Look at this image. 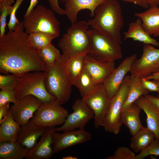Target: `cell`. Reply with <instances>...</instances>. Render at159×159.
<instances>
[{
  "mask_svg": "<svg viewBox=\"0 0 159 159\" xmlns=\"http://www.w3.org/2000/svg\"><path fill=\"white\" fill-rule=\"evenodd\" d=\"M22 22L15 29L0 37V72L20 77L35 71L46 72L47 67L38 50L33 47Z\"/></svg>",
  "mask_w": 159,
  "mask_h": 159,
  "instance_id": "cell-1",
  "label": "cell"
},
{
  "mask_svg": "<svg viewBox=\"0 0 159 159\" xmlns=\"http://www.w3.org/2000/svg\"><path fill=\"white\" fill-rule=\"evenodd\" d=\"M94 18L87 23L92 29L105 34L122 44L124 21L121 7L117 0H109L98 6Z\"/></svg>",
  "mask_w": 159,
  "mask_h": 159,
  "instance_id": "cell-2",
  "label": "cell"
},
{
  "mask_svg": "<svg viewBox=\"0 0 159 159\" xmlns=\"http://www.w3.org/2000/svg\"><path fill=\"white\" fill-rule=\"evenodd\" d=\"M87 22L77 21L67 29L58 43L64 63L78 56L87 54L90 45Z\"/></svg>",
  "mask_w": 159,
  "mask_h": 159,
  "instance_id": "cell-3",
  "label": "cell"
},
{
  "mask_svg": "<svg viewBox=\"0 0 159 159\" xmlns=\"http://www.w3.org/2000/svg\"><path fill=\"white\" fill-rule=\"evenodd\" d=\"M44 84L48 92L62 105L70 99L73 85L62 57L47 67Z\"/></svg>",
  "mask_w": 159,
  "mask_h": 159,
  "instance_id": "cell-4",
  "label": "cell"
},
{
  "mask_svg": "<svg viewBox=\"0 0 159 159\" xmlns=\"http://www.w3.org/2000/svg\"><path fill=\"white\" fill-rule=\"evenodd\" d=\"M24 18L22 23L27 34L39 32L59 36L60 23L51 9L38 5Z\"/></svg>",
  "mask_w": 159,
  "mask_h": 159,
  "instance_id": "cell-5",
  "label": "cell"
},
{
  "mask_svg": "<svg viewBox=\"0 0 159 159\" xmlns=\"http://www.w3.org/2000/svg\"><path fill=\"white\" fill-rule=\"evenodd\" d=\"M26 73L19 77L14 90L17 101L31 95L43 102L56 101L55 97L47 90L44 84L46 72L35 71Z\"/></svg>",
  "mask_w": 159,
  "mask_h": 159,
  "instance_id": "cell-6",
  "label": "cell"
},
{
  "mask_svg": "<svg viewBox=\"0 0 159 159\" xmlns=\"http://www.w3.org/2000/svg\"><path fill=\"white\" fill-rule=\"evenodd\" d=\"M90 47L87 54L95 59L111 62L120 59L122 53L120 45L110 36L96 30L89 29Z\"/></svg>",
  "mask_w": 159,
  "mask_h": 159,
  "instance_id": "cell-7",
  "label": "cell"
},
{
  "mask_svg": "<svg viewBox=\"0 0 159 159\" xmlns=\"http://www.w3.org/2000/svg\"><path fill=\"white\" fill-rule=\"evenodd\" d=\"M128 76H125L118 91L111 100L109 110L102 126L106 131L115 135L119 133L122 124L121 112L128 94Z\"/></svg>",
  "mask_w": 159,
  "mask_h": 159,
  "instance_id": "cell-8",
  "label": "cell"
},
{
  "mask_svg": "<svg viewBox=\"0 0 159 159\" xmlns=\"http://www.w3.org/2000/svg\"><path fill=\"white\" fill-rule=\"evenodd\" d=\"M68 115L67 111L56 101L42 102L31 119L47 127L62 125Z\"/></svg>",
  "mask_w": 159,
  "mask_h": 159,
  "instance_id": "cell-9",
  "label": "cell"
},
{
  "mask_svg": "<svg viewBox=\"0 0 159 159\" xmlns=\"http://www.w3.org/2000/svg\"><path fill=\"white\" fill-rule=\"evenodd\" d=\"M159 72V49L145 44L141 57L133 63L130 71L131 75L141 78Z\"/></svg>",
  "mask_w": 159,
  "mask_h": 159,
  "instance_id": "cell-10",
  "label": "cell"
},
{
  "mask_svg": "<svg viewBox=\"0 0 159 159\" xmlns=\"http://www.w3.org/2000/svg\"><path fill=\"white\" fill-rule=\"evenodd\" d=\"M94 114V125L102 126L109 110L111 100L108 98L102 83L98 84L92 93L82 98Z\"/></svg>",
  "mask_w": 159,
  "mask_h": 159,
  "instance_id": "cell-11",
  "label": "cell"
},
{
  "mask_svg": "<svg viewBox=\"0 0 159 159\" xmlns=\"http://www.w3.org/2000/svg\"><path fill=\"white\" fill-rule=\"evenodd\" d=\"M72 112L68 115L64 123L56 127L57 132H64L84 128L92 119L94 114L82 99L76 100L72 106Z\"/></svg>",
  "mask_w": 159,
  "mask_h": 159,
  "instance_id": "cell-12",
  "label": "cell"
},
{
  "mask_svg": "<svg viewBox=\"0 0 159 159\" xmlns=\"http://www.w3.org/2000/svg\"><path fill=\"white\" fill-rule=\"evenodd\" d=\"M54 131L52 134V146L54 154L73 145L90 140L91 134L84 128L63 132Z\"/></svg>",
  "mask_w": 159,
  "mask_h": 159,
  "instance_id": "cell-13",
  "label": "cell"
},
{
  "mask_svg": "<svg viewBox=\"0 0 159 159\" xmlns=\"http://www.w3.org/2000/svg\"><path fill=\"white\" fill-rule=\"evenodd\" d=\"M137 56V54H135L125 58L102 83L107 97L109 100H111L118 91Z\"/></svg>",
  "mask_w": 159,
  "mask_h": 159,
  "instance_id": "cell-14",
  "label": "cell"
},
{
  "mask_svg": "<svg viewBox=\"0 0 159 159\" xmlns=\"http://www.w3.org/2000/svg\"><path fill=\"white\" fill-rule=\"evenodd\" d=\"M42 102L33 95H27L13 103L9 110L14 119L21 126L33 117Z\"/></svg>",
  "mask_w": 159,
  "mask_h": 159,
  "instance_id": "cell-15",
  "label": "cell"
},
{
  "mask_svg": "<svg viewBox=\"0 0 159 159\" xmlns=\"http://www.w3.org/2000/svg\"><path fill=\"white\" fill-rule=\"evenodd\" d=\"M47 128L30 120L26 123L21 126L16 141L30 150L36 145L39 138L42 136Z\"/></svg>",
  "mask_w": 159,
  "mask_h": 159,
  "instance_id": "cell-16",
  "label": "cell"
},
{
  "mask_svg": "<svg viewBox=\"0 0 159 159\" xmlns=\"http://www.w3.org/2000/svg\"><path fill=\"white\" fill-rule=\"evenodd\" d=\"M109 0H64V11L66 15L71 24L77 21V15L79 11L88 9L90 16L93 17L97 8Z\"/></svg>",
  "mask_w": 159,
  "mask_h": 159,
  "instance_id": "cell-17",
  "label": "cell"
},
{
  "mask_svg": "<svg viewBox=\"0 0 159 159\" xmlns=\"http://www.w3.org/2000/svg\"><path fill=\"white\" fill-rule=\"evenodd\" d=\"M115 61L100 60L87 54L85 61V67L95 82L102 83L110 74L115 69Z\"/></svg>",
  "mask_w": 159,
  "mask_h": 159,
  "instance_id": "cell-18",
  "label": "cell"
},
{
  "mask_svg": "<svg viewBox=\"0 0 159 159\" xmlns=\"http://www.w3.org/2000/svg\"><path fill=\"white\" fill-rule=\"evenodd\" d=\"M56 127H48L39 141L29 150L26 159H49L54 154L52 146V134Z\"/></svg>",
  "mask_w": 159,
  "mask_h": 159,
  "instance_id": "cell-19",
  "label": "cell"
},
{
  "mask_svg": "<svg viewBox=\"0 0 159 159\" xmlns=\"http://www.w3.org/2000/svg\"><path fill=\"white\" fill-rule=\"evenodd\" d=\"M135 102L146 115L147 127L159 139V110L144 96L140 97Z\"/></svg>",
  "mask_w": 159,
  "mask_h": 159,
  "instance_id": "cell-20",
  "label": "cell"
},
{
  "mask_svg": "<svg viewBox=\"0 0 159 159\" xmlns=\"http://www.w3.org/2000/svg\"><path fill=\"white\" fill-rule=\"evenodd\" d=\"M135 15L142 22L144 29L150 35L159 37V7H149L143 12L136 13Z\"/></svg>",
  "mask_w": 159,
  "mask_h": 159,
  "instance_id": "cell-21",
  "label": "cell"
},
{
  "mask_svg": "<svg viewBox=\"0 0 159 159\" xmlns=\"http://www.w3.org/2000/svg\"><path fill=\"white\" fill-rule=\"evenodd\" d=\"M141 110V108L134 102L121 110V122L128 128L132 135L143 127L140 118Z\"/></svg>",
  "mask_w": 159,
  "mask_h": 159,
  "instance_id": "cell-22",
  "label": "cell"
},
{
  "mask_svg": "<svg viewBox=\"0 0 159 159\" xmlns=\"http://www.w3.org/2000/svg\"><path fill=\"white\" fill-rule=\"evenodd\" d=\"M123 39H131L145 44L159 47V42L153 38L143 29L141 20L138 18L129 25L127 31L124 32Z\"/></svg>",
  "mask_w": 159,
  "mask_h": 159,
  "instance_id": "cell-23",
  "label": "cell"
},
{
  "mask_svg": "<svg viewBox=\"0 0 159 159\" xmlns=\"http://www.w3.org/2000/svg\"><path fill=\"white\" fill-rule=\"evenodd\" d=\"M0 143L16 141L21 125L9 110L0 123Z\"/></svg>",
  "mask_w": 159,
  "mask_h": 159,
  "instance_id": "cell-24",
  "label": "cell"
},
{
  "mask_svg": "<svg viewBox=\"0 0 159 159\" xmlns=\"http://www.w3.org/2000/svg\"><path fill=\"white\" fill-rule=\"evenodd\" d=\"M128 85L127 95L122 110L135 102L141 96L148 94L149 92L143 86L141 78L131 75L128 76Z\"/></svg>",
  "mask_w": 159,
  "mask_h": 159,
  "instance_id": "cell-25",
  "label": "cell"
},
{
  "mask_svg": "<svg viewBox=\"0 0 159 159\" xmlns=\"http://www.w3.org/2000/svg\"><path fill=\"white\" fill-rule=\"evenodd\" d=\"M29 150L16 141L0 143V159H22L26 157Z\"/></svg>",
  "mask_w": 159,
  "mask_h": 159,
  "instance_id": "cell-26",
  "label": "cell"
},
{
  "mask_svg": "<svg viewBox=\"0 0 159 159\" xmlns=\"http://www.w3.org/2000/svg\"><path fill=\"white\" fill-rule=\"evenodd\" d=\"M132 136L130 147L136 153L144 149L156 138L152 131L147 127H143Z\"/></svg>",
  "mask_w": 159,
  "mask_h": 159,
  "instance_id": "cell-27",
  "label": "cell"
},
{
  "mask_svg": "<svg viewBox=\"0 0 159 159\" xmlns=\"http://www.w3.org/2000/svg\"><path fill=\"white\" fill-rule=\"evenodd\" d=\"M98 85L85 67L74 86L78 88L82 98L93 92Z\"/></svg>",
  "mask_w": 159,
  "mask_h": 159,
  "instance_id": "cell-28",
  "label": "cell"
},
{
  "mask_svg": "<svg viewBox=\"0 0 159 159\" xmlns=\"http://www.w3.org/2000/svg\"><path fill=\"white\" fill-rule=\"evenodd\" d=\"M87 54L78 56L65 63L73 85H74L85 68V61Z\"/></svg>",
  "mask_w": 159,
  "mask_h": 159,
  "instance_id": "cell-29",
  "label": "cell"
},
{
  "mask_svg": "<svg viewBox=\"0 0 159 159\" xmlns=\"http://www.w3.org/2000/svg\"><path fill=\"white\" fill-rule=\"evenodd\" d=\"M28 35V40L30 45L34 48L39 50L51 44L55 35L43 32H36Z\"/></svg>",
  "mask_w": 159,
  "mask_h": 159,
  "instance_id": "cell-30",
  "label": "cell"
},
{
  "mask_svg": "<svg viewBox=\"0 0 159 159\" xmlns=\"http://www.w3.org/2000/svg\"><path fill=\"white\" fill-rule=\"evenodd\" d=\"M38 51L47 67L53 66L62 56L59 51L52 44L38 50Z\"/></svg>",
  "mask_w": 159,
  "mask_h": 159,
  "instance_id": "cell-31",
  "label": "cell"
},
{
  "mask_svg": "<svg viewBox=\"0 0 159 159\" xmlns=\"http://www.w3.org/2000/svg\"><path fill=\"white\" fill-rule=\"evenodd\" d=\"M12 8L13 6L9 4L6 0L0 3V37L5 34L6 17L10 14Z\"/></svg>",
  "mask_w": 159,
  "mask_h": 159,
  "instance_id": "cell-32",
  "label": "cell"
},
{
  "mask_svg": "<svg viewBox=\"0 0 159 159\" xmlns=\"http://www.w3.org/2000/svg\"><path fill=\"white\" fill-rule=\"evenodd\" d=\"M18 76L12 74L0 75V88L14 90L18 81Z\"/></svg>",
  "mask_w": 159,
  "mask_h": 159,
  "instance_id": "cell-33",
  "label": "cell"
},
{
  "mask_svg": "<svg viewBox=\"0 0 159 159\" xmlns=\"http://www.w3.org/2000/svg\"><path fill=\"white\" fill-rule=\"evenodd\" d=\"M152 155L159 156V139L156 138L144 149L136 155L135 159H143Z\"/></svg>",
  "mask_w": 159,
  "mask_h": 159,
  "instance_id": "cell-34",
  "label": "cell"
},
{
  "mask_svg": "<svg viewBox=\"0 0 159 159\" xmlns=\"http://www.w3.org/2000/svg\"><path fill=\"white\" fill-rule=\"evenodd\" d=\"M136 155L128 148L119 147L112 155L107 157V159H135Z\"/></svg>",
  "mask_w": 159,
  "mask_h": 159,
  "instance_id": "cell-35",
  "label": "cell"
},
{
  "mask_svg": "<svg viewBox=\"0 0 159 159\" xmlns=\"http://www.w3.org/2000/svg\"><path fill=\"white\" fill-rule=\"evenodd\" d=\"M24 0H16L13 6L12 10L10 14L9 20L7 24L9 30H14L20 23L16 17V14L17 10Z\"/></svg>",
  "mask_w": 159,
  "mask_h": 159,
  "instance_id": "cell-36",
  "label": "cell"
},
{
  "mask_svg": "<svg viewBox=\"0 0 159 159\" xmlns=\"http://www.w3.org/2000/svg\"><path fill=\"white\" fill-rule=\"evenodd\" d=\"M14 90L1 89L0 91V106L9 103L16 102Z\"/></svg>",
  "mask_w": 159,
  "mask_h": 159,
  "instance_id": "cell-37",
  "label": "cell"
},
{
  "mask_svg": "<svg viewBox=\"0 0 159 159\" xmlns=\"http://www.w3.org/2000/svg\"><path fill=\"white\" fill-rule=\"evenodd\" d=\"M141 81L144 87L149 92H158V85L154 80L151 81L145 78H141Z\"/></svg>",
  "mask_w": 159,
  "mask_h": 159,
  "instance_id": "cell-38",
  "label": "cell"
},
{
  "mask_svg": "<svg viewBox=\"0 0 159 159\" xmlns=\"http://www.w3.org/2000/svg\"><path fill=\"white\" fill-rule=\"evenodd\" d=\"M49 3L51 9L57 14L60 15H65L64 9L61 8L59 5V0H44Z\"/></svg>",
  "mask_w": 159,
  "mask_h": 159,
  "instance_id": "cell-39",
  "label": "cell"
},
{
  "mask_svg": "<svg viewBox=\"0 0 159 159\" xmlns=\"http://www.w3.org/2000/svg\"><path fill=\"white\" fill-rule=\"evenodd\" d=\"M9 103L0 106V123L9 110Z\"/></svg>",
  "mask_w": 159,
  "mask_h": 159,
  "instance_id": "cell-40",
  "label": "cell"
},
{
  "mask_svg": "<svg viewBox=\"0 0 159 159\" xmlns=\"http://www.w3.org/2000/svg\"><path fill=\"white\" fill-rule=\"evenodd\" d=\"M148 99L154 106L159 110V98L148 94L144 96Z\"/></svg>",
  "mask_w": 159,
  "mask_h": 159,
  "instance_id": "cell-41",
  "label": "cell"
},
{
  "mask_svg": "<svg viewBox=\"0 0 159 159\" xmlns=\"http://www.w3.org/2000/svg\"><path fill=\"white\" fill-rule=\"evenodd\" d=\"M123 1L133 3L140 7L148 9L149 7L142 0H121Z\"/></svg>",
  "mask_w": 159,
  "mask_h": 159,
  "instance_id": "cell-42",
  "label": "cell"
},
{
  "mask_svg": "<svg viewBox=\"0 0 159 159\" xmlns=\"http://www.w3.org/2000/svg\"><path fill=\"white\" fill-rule=\"evenodd\" d=\"M38 3V0H30L29 6L25 14L24 17L27 16L37 5Z\"/></svg>",
  "mask_w": 159,
  "mask_h": 159,
  "instance_id": "cell-43",
  "label": "cell"
},
{
  "mask_svg": "<svg viewBox=\"0 0 159 159\" xmlns=\"http://www.w3.org/2000/svg\"><path fill=\"white\" fill-rule=\"evenodd\" d=\"M149 7L158 6L159 5V0H142Z\"/></svg>",
  "mask_w": 159,
  "mask_h": 159,
  "instance_id": "cell-44",
  "label": "cell"
},
{
  "mask_svg": "<svg viewBox=\"0 0 159 159\" xmlns=\"http://www.w3.org/2000/svg\"><path fill=\"white\" fill-rule=\"evenodd\" d=\"M148 80H159V72L151 74L150 75L144 77Z\"/></svg>",
  "mask_w": 159,
  "mask_h": 159,
  "instance_id": "cell-45",
  "label": "cell"
},
{
  "mask_svg": "<svg viewBox=\"0 0 159 159\" xmlns=\"http://www.w3.org/2000/svg\"><path fill=\"white\" fill-rule=\"evenodd\" d=\"M63 159H77V158L75 156L69 155L62 157Z\"/></svg>",
  "mask_w": 159,
  "mask_h": 159,
  "instance_id": "cell-46",
  "label": "cell"
},
{
  "mask_svg": "<svg viewBox=\"0 0 159 159\" xmlns=\"http://www.w3.org/2000/svg\"><path fill=\"white\" fill-rule=\"evenodd\" d=\"M154 80L155 82L156 83L158 87V94L157 97L159 98V80Z\"/></svg>",
  "mask_w": 159,
  "mask_h": 159,
  "instance_id": "cell-47",
  "label": "cell"
},
{
  "mask_svg": "<svg viewBox=\"0 0 159 159\" xmlns=\"http://www.w3.org/2000/svg\"><path fill=\"white\" fill-rule=\"evenodd\" d=\"M8 3L11 5L14 2V0H6Z\"/></svg>",
  "mask_w": 159,
  "mask_h": 159,
  "instance_id": "cell-48",
  "label": "cell"
},
{
  "mask_svg": "<svg viewBox=\"0 0 159 159\" xmlns=\"http://www.w3.org/2000/svg\"><path fill=\"white\" fill-rule=\"evenodd\" d=\"M5 0H0V3L2 2L3 1H5Z\"/></svg>",
  "mask_w": 159,
  "mask_h": 159,
  "instance_id": "cell-49",
  "label": "cell"
}]
</instances>
